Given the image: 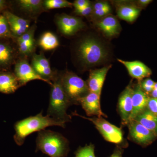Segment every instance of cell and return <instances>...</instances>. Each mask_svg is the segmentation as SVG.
<instances>
[{
	"label": "cell",
	"mask_w": 157,
	"mask_h": 157,
	"mask_svg": "<svg viewBox=\"0 0 157 157\" xmlns=\"http://www.w3.org/2000/svg\"><path fill=\"white\" fill-rule=\"evenodd\" d=\"M65 123L59 121L48 115L44 116L42 112L16 122L14 125L15 134L14 140L18 146H21L27 137L35 132L45 130L47 127L57 126L64 128Z\"/></svg>",
	"instance_id": "6da1fadb"
},
{
	"label": "cell",
	"mask_w": 157,
	"mask_h": 157,
	"mask_svg": "<svg viewBox=\"0 0 157 157\" xmlns=\"http://www.w3.org/2000/svg\"><path fill=\"white\" fill-rule=\"evenodd\" d=\"M36 152L50 157H67L70 151L67 139L58 132L44 130L38 132Z\"/></svg>",
	"instance_id": "7a4b0ae2"
},
{
	"label": "cell",
	"mask_w": 157,
	"mask_h": 157,
	"mask_svg": "<svg viewBox=\"0 0 157 157\" xmlns=\"http://www.w3.org/2000/svg\"><path fill=\"white\" fill-rule=\"evenodd\" d=\"M52 81L47 115L66 123L71 120L67 110L72 104L62 86L60 76H54Z\"/></svg>",
	"instance_id": "3957f363"
},
{
	"label": "cell",
	"mask_w": 157,
	"mask_h": 157,
	"mask_svg": "<svg viewBox=\"0 0 157 157\" xmlns=\"http://www.w3.org/2000/svg\"><path fill=\"white\" fill-rule=\"evenodd\" d=\"M77 51L80 61L86 67H93L105 61L108 55L104 44L96 38L90 37L82 40Z\"/></svg>",
	"instance_id": "277c9868"
},
{
	"label": "cell",
	"mask_w": 157,
	"mask_h": 157,
	"mask_svg": "<svg viewBox=\"0 0 157 157\" xmlns=\"http://www.w3.org/2000/svg\"><path fill=\"white\" fill-rule=\"evenodd\" d=\"M60 77L63 88L72 104H78L80 99L90 92L86 82L72 72H65Z\"/></svg>",
	"instance_id": "5b68a950"
},
{
	"label": "cell",
	"mask_w": 157,
	"mask_h": 157,
	"mask_svg": "<svg viewBox=\"0 0 157 157\" xmlns=\"http://www.w3.org/2000/svg\"><path fill=\"white\" fill-rule=\"evenodd\" d=\"M73 115L83 118L92 122L105 140L108 142L121 145L123 143V133L121 128L110 123L103 117H87L73 113Z\"/></svg>",
	"instance_id": "8992f818"
},
{
	"label": "cell",
	"mask_w": 157,
	"mask_h": 157,
	"mask_svg": "<svg viewBox=\"0 0 157 157\" xmlns=\"http://www.w3.org/2000/svg\"><path fill=\"white\" fill-rule=\"evenodd\" d=\"M128 125L129 138L141 146L149 145L157 137L152 132L136 121H131Z\"/></svg>",
	"instance_id": "52a82bcc"
},
{
	"label": "cell",
	"mask_w": 157,
	"mask_h": 157,
	"mask_svg": "<svg viewBox=\"0 0 157 157\" xmlns=\"http://www.w3.org/2000/svg\"><path fill=\"white\" fill-rule=\"evenodd\" d=\"M14 75L17 77L21 86L26 84L29 82L34 80H39L45 82L52 85V82L46 80L39 76L32 66L25 60L17 61L14 66Z\"/></svg>",
	"instance_id": "ba28073f"
},
{
	"label": "cell",
	"mask_w": 157,
	"mask_h": 157,
	"mask_svg": "<svg viewBox=\"0 0 157 157\" xmlns=\"http://www.w3.org/2000/svg\"><path fill=\"white\" fill-rule=\"evenodd\" d=\"M10 39H0V71H8L17 62V50L9 42Z\"/></svg>",
	"instance_id": "9c48e42d"
},
{
	"label": "cell",
	"mask_w": 157,
	"mask_h": 157,
	"mask_svg": "<svg viewBox=\"0 0 157 157\" xmlns=\"http://www.w3.org/2000/svg\"><path fill=\"white\" fill-rule=\"evenodd\" d=\"M133 86L130 83L121 94L118 102V109L123 125H128L133 110Z\"/></svg>",
	"instance_id": "30bf717a"
},
{
	"label": "cell",
	"mask_w": 157,
	"mask_h": 157,
	"mask_svg": "<svg viewBox=\"0 0 157 157\" xmlns=\"http://www.w3.org/2000/svg\"><path fill=\"white\" fill-rule=\"evenodd\" d=\"M101 96L96 93L90 92L81 98L79 101L82 108L89 117L96 116L98 117H107L101 108Z\"/></svg>",
	"instance_id": "8fae6325"
},
{
	"label": "cell",
	"mask_w": 157,
	"mask_h": 157,
	"mask_svg": "<svg viewBox=\"0 0 157 157\" xmlns=\"http://www.w3.org/2000/svg\"><path fill=\"white\" fill-rule=\"evenodd\" d=\"M57 24L62 33L67 36L74 35L85 26L80 18L65 14L59 16Z\"/></svg>",
	"instance_id": "7c38bea8"
},
{
	"label": "cell",
	"mask_w": 157,
	"mask_h": 157,
	"mask_svg": "<svg viewBox=\"0 0 157 157\" xmlns=\"http://www.w3.org/2000/svg\"><path fill=\"white\" fill-rule=\"evenodd\" d=\"M111 67L112 65H110L100 69L90 71L89 76L86 83L90 92L96 93L101 96L102 87L106 76Z\"/></svg>",
	"instance_id": "4fadbf2b"
},
{
	"label": "cell",
	"mask_w": 157,
	"mask_h": 157,
	"mask_svg": "<svg viewBox=\"0 0 157 157\" xmlns=\"http://www.w3.org/2000/svg\"><path fill=\"white\" fill-rule=\"evenodd\" d=\"M96 26L105 36L112 38L117 36L121 30V27L117 18L111 14L99 20Z\"/></svg>",
	"instance_id": "5bb4252c"
},
{
	"label": "cell",
	"mask_w": 157,
	"mask_h": 157,
	"mask_svg": "<svg viewBox=\"0 0 157 157\" xmlns=\"http://www.w3.org/2000/svg\"><path fill=\"white\" fill-rule=\"evenodd\" d=\"M117 61L127 68L129 75L140 82L144 78H148L152 74L151 70L139 61H128L117 59Z\"/></svg>",
	"instance_id": "9a60e30c"
},
{
	"label": "cell",
	"mask_w": 157,
	"mask_h": 157,
	"mask_svg": "<svg viewBox=\"0 0 157 157\" xmlns=\"http://www.w3.org/2000/svg\"><path fill=\"white\" fill-rule=\"evenodd\" d=\"M149 97L144 91L138 82L135 86H133L132 94V104L133 110L130 121L133 120L138 114L147 109V102ZM129 121V122H130Z\"/></svg>",
	"instance_id": "2e32d148"
},
{
	"label": "cell",
	"mask_w": 157,
	"mask_h": 157,
	"mask_svg": "<svg viewBox=\"0 0 157 157\" xmlns=\"http://www.w3.org/2000/svg\"><path fill=\"white\" fill-rule=\"evenodd\" d=\"M3 15L8 21L10 30L14 38H18L28 30L30 21L17 16L9 11H5Z\"/></svg>",
	"instance_id": "e0dca14e"
},
{
	"label": "cell",
	"mask_w": 157,
	"mask_h": 157,
	"mask_svg": "<svg viewBox=\"0 0 157 157\" xmlns=\"http://www.w3.org/2000/svg\"><path fill=\"white\" fill-rule=\"evenodd\" d=\"M136 5L131 2H119L116 5V11L118 17L129 22L135 21L141 11Z\"/></svg>",
	"instance_id": "ac0fdd59"
},
{
	"label": "cell",
	"mask_w": 157,
	"mask_h": 157,
	"mask_svg": "<svg viewBox=\"0 0 157 157\" xmlns=\"http://www.w3.org/2000/svg\"><path fill=\"white\" fill-rule=\"evenodd\" d=\"M32 67L39 76L44 79L49 81L50 79H53L54 76L52 75L49 62L42 54L34 55L32 59Z\"/></svg>",
	"instance_id": "d6986e66"
},
{
	"label": "cell",
	"mask_w": 157,
	"mask_h": 157,
	"mask_svg": "<svg viewBox=\"0 0 157 157\" xmlns=\"http://www.w3.org/2000/svg\"><path fill=\"white\" fill-rule=\"evenodd\" d=\"M20 85L14 73L0 71V93L11 94L15 92Z\"/></svg>",
	"instance_id": "ffe728a7"
},
{
	"label": "cell",
	"mask_w": 157,
	"mask_h": 157,
	"mask_svg": "<svg viewBox=\"0 0 157 157\" xmlns=\"http://www.w3.org/2000/svg\"><path fill=\"white\" fill-rule=\"evenodd\" d=\"M133 120L141 124L157 136V116L147 109L138 114Z\"/></svg>",
	"instance_id": "44dd1931"
},
{
	"label": "cell",
	"mask_w": 157,
	"mask_h": 157,
	"mask_svg": "<svg viewBox=\"0 0 157 157\" xmlns=\"http://www.w3.org/2000/svg\"><path fill=\"white\" fill-rule=\"evenodd\" d=\"M112 9L109 3L106 1H98L93 6L92 16L99 20L110 14Z\"/></svg>",
	"instance_id": "7402d4cb"
},
{
	"label": "cell",
	"mask_w": 157,
	"mask_h": 157,
	"mask_svg": "<svg viewBox=\"0 0 157 157\" xmlns=\"http://www.w3.org/2000/svg\"><path fill=\"white\" fill-rule=\"evenodd\" d=\"M39 44L45 50H52L59 45L56 36L50 32H47L42 35L39 40Z\"/></svg>",
	"instance_id": "603a6c76"
},
{
	"label": "cell",
	"mask_w": 157,
	"mask_h": 157,
	"mask_svg": "<svg viewBox=\"0 0 157 157\" xmlns=\"http://www.w3.org/2000/svg\"><path fill=\"white\" fill-rule=\"evenodd\" d=\"M16 2L21 9L30 12L38 11L43 6L41 0H19Z\"/></svg>",
	"instance_id": "cb8c5ba5"
},
{
	"label": "cell",
	"mask_w": 157,
	"mask_h": 157,
	"mask_svg": "<svg viewBox=\"0 0 157 157\" xmlns=\"http://www.w3.org/2000/svg\"><path fill=\"white\" fill-rule=\"evenodd\" d=\"M43 6L48 9H62L71 8L73 3L66 0H46L43 2Z\"/></svg>",
	"instance_id": "d4e9b609"
},
{
	"label": "cell",
	"mask_w": 157,
	"mask_h": 157,
	"mask_svg": "<svg viewBox=\"0 0 157 157\" xmlns=\"http://www.w3.org/2000/svg\"><path fill=\"white\" fill-rule=\"evenodd\" d=\"M0 38L14 39L6 17L0 14Z\"/></svg>",
	"instance_id": "484cf974"
},
{
	"label": "cell",
	"mask_w": 157,
	"mask_h": 157,
	"mask_svg": "<svg viewBox=\"0 0 157 157\" xmlns=\"http://www.w3.org/2000/svg\"><path fill=\"white\" fill-rule=\"evenodd\" d=\"M75 157H96L94 145L90 144L83 147H80L75 152Z\"/></svg>",
	"instance_id": "4316f807"
},
{
	"label": "cell",
	"mask_w": 157,
	"mask_h": 157,
	"mask_svg": "<svg viewBox=\"0 0 157 157\" xmlns=\"http://www.w3.org/2000/svg\"><path fill=\"white\" fill-rule=\"evenodd\" d=\"M17 42L18 51L21 54H29L33 52L35 48V44L17 41Z\"/></svg>",
	"instance_id": "83f0119b"
},
{
	"label": "cell",
	"mask_w": 157,
	"mask_h": 157,
	"mask_svg": "<svg viewBox=\"0 0 157 157\" xmlns=\"http://www.w3.org/2000/svg\"><path fill=\"white\" fill-rule=\"evenodd\" d=\"M140 82V86L147 94H150L154 89L155 82L151 78H145Z\"/></svg>",
	"instance_id": "f1b7e54d"
},
{
	"label": "cell",
	"mask_w": 157,
	"mask_h": 157,
	"mask_svg": "<svg viewBox=\"0 0 157 157\" xmlns=\"http://www.w3.org/2000/svg\"><path fill=\"white\" fill-rule=\"evenodd\" d=\"M35 27H32V28L29 29L22 36L17 38V42H35L34 38Z\"/></svg>",
	"instance_id": "f546056e"
},
{
	"label": "cell",
	"mask_w": 157,
	"mask_h": 157,
	"mask_svg": "<svg viewBox=\"0 0 157 157\" xmlns=\"http://www.w3.org/2000/svg\"><path fill=\"white\" fill-rule=\"evenodd\" d=\"M147 109L152 113L157 116V98H149Z\"/></svg>",
	"instance_id": "4dcf8cb0"
},
{
	"label": "cell",
	"mask_w": 157,
	"mask_h": 157,
	"mask_svg": "<svg viewBox=\"0 0 157 157\" xmlns=\"http://www.w3.org/2000/svg\"><path fill=\"white\" fill-rule=\"evenodd\" d=\"M91 2L88 0H76L73 3V6L76 10H79L89 6Z\"/></svg>",
	"instance_id": "1f68e13d"
},
{
	"label": "cell",
	"mask_w": 157,
	"mask_h": 157,
	"mask_svg": "<svg viewBox=\"0 0 157 157\" xmlns=\"http://www.w3.org/2000/svg\"><path fill=\"white\" fill-rule=\"evenodd\" d=\"M93 11V6L90 4L89 6L85 7L83 9L76 10L75 12L76 14L83 16H87L91 15Z\"/></svg>",
	"instance_id": "d6a6232c"
},
{
	"label": "cell",
	"mask_w": 157,
	"mask_h": 157,
	"mask_svg": "<svg viewBox=\"0 0 157 157\" xmlns=\"http://www.w3.org/2000/svg\"><path fill=\"white\" fill-rule=\"evenodd\" d=\"M9 3L5 0H0V14L1 13H3L5 11H9L7 9L9 8Z\"/></svg>",
	"instance_id": "836d02e7"
},
{
	"label": "cell",
	"mask_w": 157,
	"mask_h": 157,
	"mask_svg": "<svg viewBox=\"0 0 157 157\" xmlns=\"http://www.w3.org/2000/svg\"><path fill=\"white\" fill-rule=\"evenodd\" d=\"M152 1L151 0H139L136 2L137 6L142 9L146 8L147 6H148L149 4H150Z\"/></svg>",
	"instance_id": "e575fe53"
},
{
	"label": "cell",
	"mask_w": 157,
	"mask_h": 157,
	"mask_svg": "<svg viewBox=\"0 0 157 157\" xmlns=\"http://www.w3.org/2000/svg\"><path fill=\"white\" fill-rule=\"evenodd\" d=\"M122 154V149L118 147L115 149L113 153L109 157H123Z\"/></svg>",
	"instance_id": "d590c367"
},
{
	"label": "cell",
	"mask_w": 157,
	"mask_h": 157,
	"mask_svg": "<svg viewBox=\"0 0 157 157\" xmlns=\"http://www.w3.org/2000/svg\"><path fill=\"white\" fill-rule=\"evenodd\" d=\"M151 98H157V82H155L154 89L150 94Z\"/></svg>",
	"instance_id": "8d00e7d4"
},
{
	"label": "cell",
	"mask_w": 157,
	"mask_h": 157,
	"mask_svg": "<svg viewBox=\"0 0 157 157\" xmlns=\"http://www.w3.org/2000/svg\"><path fill=\"white\" fill-rule=\"evenodd\" d=\"M0 39H1V38H0Z\"/></svg>",
	"instance_id": "74e56055"
}]
</instances>
